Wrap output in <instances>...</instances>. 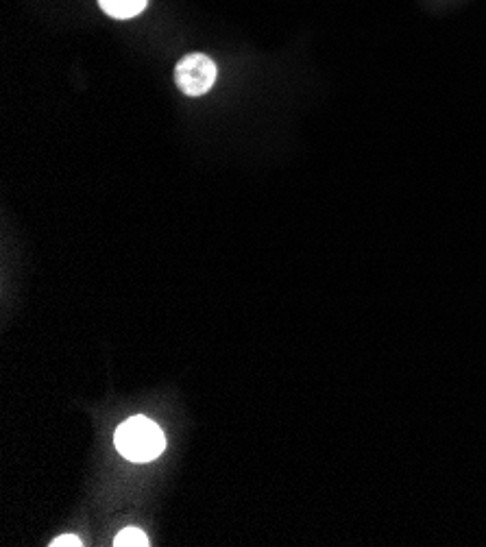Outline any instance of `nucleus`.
Instances as JSON below:
<instances>
[{
	"label": "nucleus",
	"instance_id": "2",
	"mask_svg": "<svg viewBox=\"0 0 486 547\" xmlns=\"http://www.w3.org/2000/svg\"><path fill=\"white\" fill-rule=\"evenodd\" d=\"M175 81L186 96H201L212 90L216 81V64L203 53L186 55L175 68Z\"/></svg>",
	"mask_w": 486,
	"mask_h": 547
},
{
	"label": "nucleus",
	"instance_id": "3",
	"mask_svg": "<svg viewBox=\"0 0 486 547\" xmlns=\"http://www.w3.org/2000/svg\"><path fill=\"white\" fill-rule=\"evenodd\" d=\"M99 5L107 16L116 20H129L142 14L144 7L149 5V0H99Z\"/></svg>",
	"mask_w": 486,
	"mask_h": 547
},
{
	"label": "nucleus",
	"instance_id": "5",
	"mask_svg": "<svg viewBox=\"0 0 486 547\" xmlns=\"http://www.w3.org/2000/svg\"><path fill=\"white\" fill-rule=\"evenodd\" d=\"M51 545L53 547H64V545H68V547H81L83 541L77 537V534H64V537H57Z\"/></svg>",
	"mask_w": 486,
	"mask_h": 547
},
{
	"label": "nucleus",
	"instance_id": "4",
	"mask_svg": "<svg viewBox=\"0 0 486 547\" xmlns=\"http://www.w3.org/2000/svg\"><path fill=\"white\" fill-rule=\"evenodd\" d=\"M114 545L116 547H147L149 537L147 532H142L140 528H125L123 532H118Z\"/></svg>",
	"mask_w": 486,
	"mask_h": 547
},
{
	"label": "nucleus",
	"instance_id": "1",
	"mask_svg": "<svg viewBox=\"0 0 486 547\" xmlns=\"http://www.w3.org/2000/svg\"><path fill=\"white\" fill-rule=\"evenodd\" d=\"M116 449L131 463H151L162 456L166 436L160 425L147 417H131L116 430Z\"/></svg>",
	"mask_w": 486,
	"mask_h": 547
}]
</instances>
